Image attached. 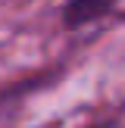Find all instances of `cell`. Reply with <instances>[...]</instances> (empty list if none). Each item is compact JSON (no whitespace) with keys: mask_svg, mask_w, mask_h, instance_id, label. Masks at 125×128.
I'll return each mask as SVG.
<instances>
[{"mask_svg":"<svg viewBox=\"0 0 125 128\" xmlns=\"http://www.w3.org/2000/svg\"><path fill=\"white\" fill-rule=\"evenodd\" d=\"M119 6V0H66L60 10V25L66 31H78L88 25L100 22L103 16H110Z\"/></svg>","mask_w":125,"mask_h":128,"instance_id":"obj_1","label":"cell"},{"mask_svg":"<svg viewBox=\"0 0 125 128\" xmlns=\"http://www.w3.org/2000/svg\"><path fill=\"white\" fill-rule=\"evenodd\" d=\"M88 128H119V122H116V119H103V122H94Z\"/></svg>","mask_w":125,"mask_h":128,"instance_id":"obj_2","label":"cell"}]
</instances>
